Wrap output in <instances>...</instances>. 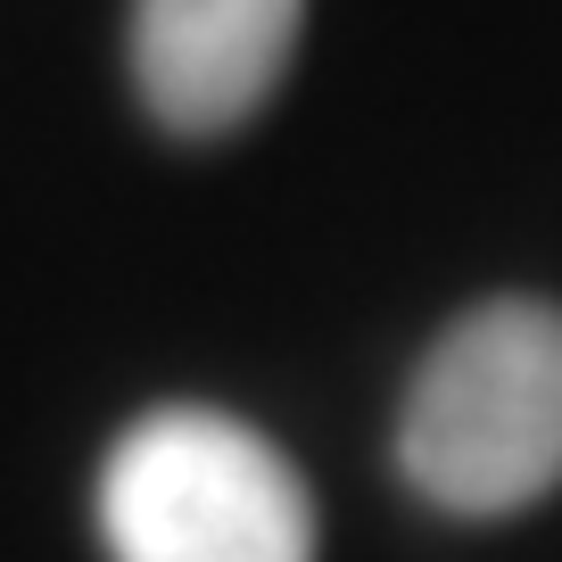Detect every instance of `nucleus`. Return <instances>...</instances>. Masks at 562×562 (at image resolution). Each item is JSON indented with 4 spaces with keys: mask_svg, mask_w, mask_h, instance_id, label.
<instances>
[{
    "mask_svg": "<svg viewBox=\"0 0 562 562\" xmlns=\"http://www.w3.org/2000/svg\"><path fill=\"white\" fill-rule=\"evenodd\" d=\"M100 538L116 562H315V496L257 422L158 405L100 463Z\"/></svg>",
    "mask_w": 562,
    "mask_h": 562,
    "instance_id": "obj_2",
    "label": "nucleus"
},
{
    "mask_svg": "<svg viewBox=\"0 0 562 562\" xmlns=\"http://www.w3.org/2000/svg\"><path fill=\"white\" fill-rule=\"evenodd\" d=\"M306 0H133L140 108L182 140H215L273 100Z\"/></svg>",
    "mask_w": 562,
    "mask_h": 562,
    "instance_id": "obj_3",
    "label": "nucleus"
},
{
    "mask_svg": "<svg viewBox=\"0 0 562 562\" xmlns=\"http://www.w3.org/2000/svg\"><path fill=\"white\" fill-rule=\"evenodd\" d=\"M397 472L463 521L562 488V306L488 299L430 339L397 405Z\"/></svg>",
    "mask_w": 562,
    "mask_h": 562,
    "instance_id": "obj_1",
    "label": "nucleus"
}]
</instances>
